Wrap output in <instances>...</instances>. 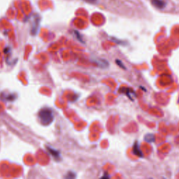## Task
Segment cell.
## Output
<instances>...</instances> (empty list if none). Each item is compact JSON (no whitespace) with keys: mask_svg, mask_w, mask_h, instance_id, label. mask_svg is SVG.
<instances>
[{"mask_svg":"<svg viewBox=\"0 0 179 179\" xmlns=\"http://www.w3.org/2000/svg\"><path fill=\"white\" fill-rule=\"evenodd\" d=\"M144 139L147 142L151 143V142H155V136L153 134H148L144 137Z\"/></svg>","mask_w":179,"mask_h":179,"instance_id":"cell-6","label":"cell"},{"mask_svg":"<svg viewBox=\"0 0 179 179\" xmlns=\"http://www.w3.org/2000/svg\"><path fill=\"white\" fill-rule=\"evenodd\" d=\"M126 93L127 96L128 97H129L130 99H131V100H133V98L132 97L131 95H133V94H135V93H134V91H132L130 89H127V92H126V93ZM133 96H134V95H133Z\"/></svg>","mask_w":179,"mask_h":179,"instance_id":"cell-7","label":"cell"},{"mask_svg":"<svg viewBox=\"0 0 179 179\" xmlns=\"http://www.w3.org/2000/svg\"><path fill=\"white\" fill-rule=\"evenodd\" d=\"M94 62H95L101 68H107L109 66L108 61L104 60V59H97V60H94Z\"/></svg>","mask_w":179,"mask_h":179,"instance_id":"cell-4","label":"cell"},{"mask_svg":"<svg viewBox=\"0 0 179 179\" xmlns=\"http://www.w3.org/2000/svg\"><path fill=\"white\" fill-rule=\"evenodd\" d=\"M38 117H39L41 123L45 126L52 123L53 119H54L53 110L48 108V107H45V108L41 109L39 114H38Z\"/></svg>","mask_w":179,"mask_h":179,"instance_id":"cell-1","label":"cell"},{"mask_svg":"<svg viewBox=\"0 0 179 179\" xmlns=\"http://www.w3.org/2000/svg\"><path fill=\"white\" fill-rule=\"evenodd\" d=\"M133 152H134V155L138 156L139 157H144V155H143L142 152L141 151L139 145L138 141H135L134 143V147H133Z\"/></svg>","mask_w":179,"mask_h":179,"instance_id":"cell-3","label":"cell"},{"mask_svg":"<svg viewBox=\"0 0 179 179\" xmlns=\"http://www.w3.org/2000/svg\"><path fill=\"white\" fill-rule=\"evenodd\" d=\"M153 6L159 9H163L166 7V3L164 0H151Z\"/></svg>","mask_w":179,"mask_h":179,"instance_id":"cell-2","label":"cell"},{"mask_svg":"<svg viewBox=\"0 0 179 179\" xmlns=\"http://www.w3.org/2000/svg\"><path fill=\"white\" fill-rule=\"evenodd\" d=\"M85 2H88V3H91V4H94L95 3V2L97 1V0H84Z\"/></svg>","mask_w":179,"mask_h":179,"instance_id":"cell-9","label":"cell"},{"mask_svg":"<svg viewBox=\"0 0 179 179\" xmlns=\"http://www.w3.org/2000/svg\"><path fill=\"white\" fill-rule=\"evenodd\" d=\"M47 149L48 150V151H49L51 154H52L53 156H54V157L56 158H60V152L58 151V150H55L54 148H52L49 146L47 147Z\"/></svg>","mask_w":179,"mask_h":179,"instance_id":"cell-5","label":"cell"},{"mask_svg":"<svg viewBox=\"0 0 179 179\" xmlns=\"http://www.w3.org/2000/svg\"><path fill=\"white\" fill-rule=\"evenodd\" d=\"M116 64L117 65H118L120 67L122 68V69H124V70H126V67H125V66L123 65V63H122L121 60H116Z\"/></svg>","mask_w":179,"mask_h":179,"instance_id":"cell-8","label":"cell"}]
</instances>
